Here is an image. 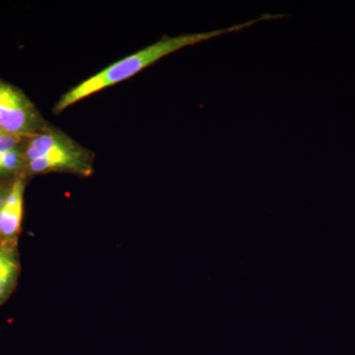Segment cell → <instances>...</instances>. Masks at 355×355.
Masks as SVG:
<instances>
[{"label": "cell", "mask_w": 355, "mask_h": 355, "mask_svg": "<svg viewBox=\"0 0 355 355\" xmlns=\"http://www.w3.org/2000/svg\"><path fill=\"white\" fill-rule=\"evenodd\" d=\"M279 18H284V16L263 14L257 19L223 28V29L214 30V31L193 33V34L179 35V36L175 37L163 36L156 43L147 46L128 57L121 58L94 76L85 79L83 83L77 84L60 98L57 104L53 107V112L57 114L62 113L76 103L83 101V99L90 97L104 89L111 87V86L127 80L130 77L137 76L146 67H150L162 60L163 58L168 57L178 51L195 46V44L202 43V42L218 38L223 35L242 31V30L251 28L252 26L259 24L263 21L275 20Z\"/></svg>", "instance_id": "1"}, {"label": "cell", "mask_w": 355, "mask_h": 355, "mask_svg": "<svg viewBox=\"0 0 355 355\" xmlns=\"http://www.w3.org/2000/svg\"><path fill=\"white\" fill-rule=\"evenodd\" d=\"M23 149L0 153V182L9 181L22 176L25 167Z\"/></svg>", "instance_id": "6"}, {"label": "cell", "mask_w": 355, "mask_h": 355, "mask_svg": "<svg viewBox=\"0 0 355 355\" xmlns=\"http://www.w3.org/2000/svg\"><path fill=\"white\" fill-rule=\"evenodd\" d=\"M21 273L18 243L0 242V306L10 298Z\"/></svg>", "instance_id": "5"}, {"label": "cell", "mask_w": 355, "mask_h": 355, "mask_svg": "<svg viewBox=\"0 0 355 355\" xmlns=\"http://www.w3.org/2000/svg\"><path fill=\"white\" fill-rule=\"evenodd\" d=\"M27 177L13 180L8 195L0 209V242L18 243L22 233L24 217V196Z\"/></svg>", "instance_id": "4"}, {"label": "cell", "mask_w": 355, "mask_h": 355, "mask_svg": "<svg viewBox=\"0 0 355 355\" xmlns=\"http://www.w3.org/2000/svg\"><path fill=\"white\" fill-rule=\"evenodd\" d=\"M93 154L67 133L42 157L25 163L23 175L29 178L51 172H67L88 176L93 171Z\"/></svg>", "instance_id": "3"}, {"label": "cell", "mask_w": 355, "mask_h": 355, "mask_svg": "<svg viewBox=\"0 0 355 355\" xmlns=\"http://www.w3.org/2000/svg\"><path fill=\"white\" fill-rule=\"evenodd\" d=\"M49 127L24 91L0 79V130L32 137Z\"/></svg>", "instance_id": "2"}, {"label": "cell", "mask_w": 355, "mask_h": 355, "mask_svg": "<svg viewBox=\"0 0 355 355\" xmlns=\"http://www.w3.org/2000/svg\"><path fill=\"white\" fill-rule=\"evenodd\" d=\"M30 137H20L0 130V153H10L24 148L26 142Z\"/></svg>", "instance_id": "7"}]
</instances>
